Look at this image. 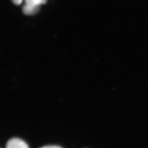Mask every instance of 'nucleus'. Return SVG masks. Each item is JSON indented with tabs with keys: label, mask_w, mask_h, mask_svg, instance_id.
<instances>
[{
	"label": "nucleus",
	"mask_w": 148,
	"mask_h": 148,
	"mask_svg": "<svg viewBox=\"0 0 148 148\" xmlns=\"http://www.w3.org/2000/svg\"><path fill=\"white\" fill-rule=\"evenodd\" d=\"M46 3V0H25L23 12L26 15H32L38 11L41 5Z\"/></svg>",
	"instance_id": "1"
},
{
	"label": "nucleus",
	"mask_w": 148,
	"mask_h": 148,
	"mask_svg": "<svg viewBox=\"0 0 148 148\" xmlns=\"http://www.w3.org/2000/svg\"><path fill=\"white\" fill-rule=\"evenodd\" d=\"M6 148H29L27 143L19 138H13L7 143Z\"/></svg>",
	"instance_id": "2"
},
{
	"label": "nucleus",
	"mask_w": 148,
	"mask_h": 148,
	"mask_svg": "<svg viewBox=\"0 0 148 148\" xmlns=\"http://www.w3.org/2000/svg\"><path fill=\"white\" fill-rule=\"evenodd\" d=\"M62 148L59 146H57V145H47V146H45L43 147L42 148Z\"/></svg>",
	"instance_id": "3"
},
{
	"label": "nucleus",
	"mask_w": 148,
	"mask_h": 148,
	"mask_svg": "<svg viewBox=\"0 0 148 148\" xmlns=\"http://www.w3.org/2000/svg\"><path fill=\"white\" fill-rule=\"evenodd\" d=\"M12 2L16 5H19L22 2L23 0H12Z\"/></svg>",
	"instance_id": "4"
}]
</instances>
